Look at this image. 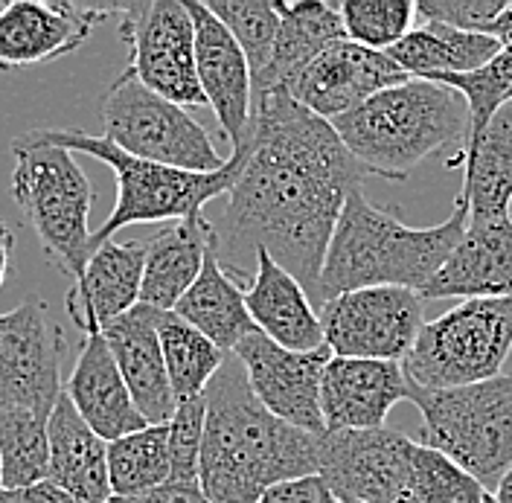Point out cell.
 Returning a JSON list of instances; mask_svg holds the SVG:
<instances>
[{"instance_id": "d590c367", "label": "cell", "mask_w": 512, "mask_h": 503, "mask_svg": "<svg viewBox=\"0 0 512 503\" xmlns=\"http://www.w3.org/2000/svg\"><path fill=\"white\" fill-rule=\"evenodd\" d=\"M204 419H207V399L198 396L190 402H178L169 419V480L175 483H198L201 466V442H204Z\"/></svg>"}, {"instance_id": "44dd1931", "label": "cell", "mask_w": 512, "mask_h": 503, "mask_svg": "<svg viewBox=\"0 0 512 503\" xmlns=\"http://www.w3.org/2000/svg\"><path fill=\"white\" fill-rule=\"evenodd\" d=\"M143 242H102L94 248L82 277L67 291V317L82 335H94L114 317L140 306L143 288Z\"/></svg>"}, {"instance_id": "3957f363", "label": "cell", "mask_w": 512, "mask_h": 503, "mask_svg": "<svg viewBox=\"0 0 512 503\" xmlns=\"http://www.w3.org/2000/svg\"><path fill=\"white\" fill-rule=\"evenodd\" d=\"M469 224V204L457 195L454 213L434 227H408L393 213L376 207L364 192H352L335 224L323 274L320 306L358 288H411L422 291L446 265Z\"/></svg>"}, {"instance_id": "83f0119b", "label": "cell", "mask_w": 512, "mask_h": 503, "mask_svg": "<svg viewBox=\"0 0 512 503\" xmlns=\"http://www.w3.org/2000/svg\"><path fill=\"white\" fill-rule=\"evenodd\" d=\"M172 312L181 320H187L204 338H210L222 352H233L248 335L256 332L254 320L245 306V291L224 271L216 248L207 253L198 280L178 300Z\"/></svg>"}, {"instance_id": "f546056e", "label": "cell", "mask_w": 512, "mask_h": 503, "mask_svg": "<svg viewBox=\"0 0 512 503\" xmlns=\"http://www.w3.org/2000/svg\"><path fill=\"white\" fill-rule=\"evenodd\" d=\"M155 323H158L163 364H166L175 405L204 396L207 384L222 370L224 358L230 352H222L210 338H204L175 312H158Z\"/></svg>"}, {"instance_id": "ba28073f", "label": "cell", "mask_w": 512, "mask_h": 503, "mask_svg": "<svg viewBox=\"0 0 512 503\" xmlns=\"http://www.w3.org/2000/svg\"><path fill=\"white\" fill-rule=\"evenodd\" d=\"M512 355V300H460L428 320L402 370L419 390H457L501 376Z\"/></svg>"}, {"instance_id": "bcb514c9", "label": "cell", "mask_w": 512, "mask_h": 503, "mask_svg": "<svg viewBox=\"0 0 512 503\" xmlns=\"http://www.w3.org/2000/svg\"><path fill=\"white\" fill-rule=\"evenodd\" d=\"M483 503H498V501H495V495H486V501Z\"/></svg>"}, {"instance_id": "60d3db41", "label": "cell", "mask_w": 512, "mask_h": 503, "mask_svg": "<svg viewBox=\"0 0 512 503\" xmlns=\"http://www.w3.org/2000/svg\"><path fill=\"white\" fill-rule=\"evenodd\" d=\"M12 253H15V233H12V230H9V224L3 221V224H0V288H3V283H6Z\"/></svg>"}, {"instance_id": "ab89813d", "label": "cell", "mask_w": 512, "mask_h": 503, "mask_svg": "<svg viewBox=\"0 0 512 503\" xmlns=\"http://www.w3.org/2000/svg\"><path fill=\"white\" fill-rule=\"evenodd\" d=\"M137 503H210L201 483H175V480H166L163 486L140 495Z\"/></svg>"}, {"instance_id": "7dc6e473", "label": "cell", "mask_w": 512, "mask_h": 503, "mask_svg": "<svg viewBox=\"0 0 512 503\" xmlns=\"http://www.w3.org/2000/svg\"><path fill=\"white\" fill-rule=\"evenodd\" d=\"M0 224H3V221H0Z\"/></svg>"}, {"instance_id": "9a60e30c", "label": "cell", "mask_w": 512, "mask_h": 503, "mask_svg": "<svg viewBox=\"0 0 512 503\" xmlns=\"http://www.w3.org/2000/svg\"><path fill=\"white\" fill-rule=\"evenodd\" d=\"M233 355L242 361L256 399L277 419L306 434H326L320 381L332 358L329 346L315 352H291L268 341L262 332H254L233 349Z\"/></svg>"}, {"instance_id": "8d00e7d4", "label": "cell", "mask_w": 512, "mask_h": 503, "mask_svg": "<svg viewBox=\"0 0 512 503\" xmlns=\"http://www.w3.org/2000/svg\"><path fill=\"white\" fill-rule=\"evenodd\" d=\"M507 6L510 0H419L416 15L425 24H443L451 30L492 35Z\"/></svg>"}, {"instance_id": "f35d334b", "label": "cell", "mask_w": 512, "mask_h": 503, "mask_svg": "<svg viewBox=\"0 0 512 503\" xmlns=\"http://www.w3.org/2000/svg\"><path fill=\"white\" fill-rule=\"evenodd\" d=\"M0 503H76L53 480H41L21 489H0Z\"/></svg>"}, {"instance_id": "484cf974", "label": "cell", "mask_w": 512, "mask_h": 503, "mask_svg": "<svg viewBox=\"0 0 512 503\" xmlns=\"http://www.w3.org/2000/svg\"><path fill=\"white\" fill-rule=\"evenodd\" d=\"M47 437V480H53L76 503H105L114 495L108 480V442L96 437L64 393L47 419Z\"/></svg>"}, {"instance_id": "9c48e42d", "label": "cell", "mask_w": 512, "mask_h": 503, "mask_svg": "<svg viewBox=\"0 0 512 503\" xmlns=\"http://www.w3.org/2000/svg\"><path fill=\"white\" fill-rule=\"evenodd\" d=\"M102 126L105 137L131 158L184 172H216L227 163L187 108L149 91L128 73H120L102 99Z\"/></svg>"}, {"instance_id": "d4e9b609", "label": "cell", "mask_w": 512, "mask_h": 503, "mask_svg": "<svg viewBox=\"0 0 512 503\" xmlns=\"http://www.w3.org/2000/svg\"><path fill=\"white\" fill-rule=\"evenodd\" d=\"M274 6L280 15V32L265 70L254 76V94L288 91L320 53H326L338 41H347L338 3L277 0Z\"/></svg>"}, {"instance_id": "7bdbcfd3", "label": "cell", "mask_w": 512, "mask_h": 503, "mask_svg": "<svg viewBox=\"0 0 512 503\" xmlns=\"http://www.w3.org/2000/svg\"><path fill=\"white\" fill-rule=\"evenodd\" d=\"M492 495H495V501L498 503H512V466L507 469V474L501 477V483H498V489H495Z\"/></svg>"}, {"instance_id": "836d02e7", "label": "cell", "mask_w": 512, "mask_h": 503, "mask_svg": "<svg viewBox=\"0 0 512 503\" xmlns=\"http://www.w3.org/2000/svg\"><path fill=\"white\" fill-rule=\"evenodd\" d=\"M207 9L222 21L242 47L251 73L259 76L274 53L280 32V15L271 0H207Z\"/></svg>"}, {"instance_id": "ac0fdd59", "label": "cell", "mask_w": 512, "mask_h": 503, "mask_svg": "<svg viewBox=\"0 0 512 503\" xmlns=\"http://www.w3.org/2000/svg\"><path fill=\"white\" fill-rule=\"evenodd\" d=\"M422 300H512V216H469Z\"/></svg>"}, {"instance_id": "1f68e13d", "label": "cell", "mask_w": 512, "mask_h": 503, "mask_svg": "<svg viewBox=\"0 0 512 503\" xmlns=\"http://www.w3.org/2000/svg\"><path fill=\"white\" fill-rule=\"evenodd\" d=\"M47 419L32 410L0 405V489H21L47 480Z\"/></svg>"}, {"instance_id": "277c9868", "label": "cell", "mask_w": 512, "mask_h": 503, "mask_svg": "<svg viewBox=\"0 0 512 503\" xmlns=\"http://www.w3.org/2000/svg\"><path fill=\"white\" fill-rule=\"evenodd\" d=\"M332 128L367 175L402 181L422 160L448 146H457L451 163L460 158L469 143L472 117L466 99L454 88L408 79L332 120Z\"/></svg>"}, {"instance_id": "4fadbf2b", "label": "cell", "mask_w": 512, "mask_h": 503, "mask_svg": "<svg viewBox=\"0 0 512 503\" xmlns=\"http://www.w3.org/2000/svg\"><path fill=\"white\" fill-rule=\"evenodd\" d=\"M64 346L62 326L35 294L0 315V405H15L50 419L64 393Z\"/></svg>"}, {"instance_id": "d6a6232c", "label": "cell", "mask_w": 512, "mask_h": 503, "mask_svg": "<svg viewBox=\"0 0 512 503\" xmlns=\"http://www.w3.org/2000/svg\"><path fill=\"white\" fill-rule=\"evenodd\" d=\"M344 32L352 44L387 53L414 30V0H344L338 3Z\"/></svg>"}, {"instance_id": "f1b7e54d", "label": "cell", "mask_w": 512, "mask_h": 503, "mask_svg": "<svg viewBox=\"0 0 512 503\" xmlns=\"http://www.w3.org/2000/svg\"><path fill=\"white\" fill-rule=\"evenodd\" d=\"M501 50V41L480 32H460L443 24H422L408 32L387 56L411 79L463 76L489 64Z\"/></svg>"}, {"instance_id": "2e32d148", "label": "cell", "mask_w": 512, "mask_h": 503, "mask_svg": "<svg viewBox=\"0 0 512 503\" xmlns=\"http://www.w3.org/2000/svg\"><path fill=\"white\" fill-rule=\"evenodd\" d=\"M411 76L387 53L367 50L361 44L338 41L309 64L300 79L288 88L306 111L332 123L364 105L370 96L382 94L393 85L408 82Z\"/></svg>"}, {"instance_id": "5b68a950", "label": "cell", "mask_w": 512, "mask_h": 503, "mask_svg": "<svg viewBox=\"0 0 512 503\" xmlns=\"http://www.w3.org/2000/svg\"><path fill=\"white\" fill-rule=\"evenodd\" d=\"M32 134L44 143L62 146L73 155H91L102 160L117 178V201L111 216L94 233V248L114 239L131 224H172V221L204 216V207L236 187L245 149L230 152V158L216 172H184L172 166H160L149 160L131 158L117 149L105 134H85L79 128H32Z\"/></svg>"}, {"instance_id": "8992f818", "label": "cell", "mask_w": 512, "mask_h": 503, "mask_svg": "<svg viewBox=\"0 0 512 503\" xmlns=\"http://www.w3.org/2000/svg\"><path fill=\"white\" fill-rule=\"evenodd\" d=\"M12 158V198L18 210L30 221L44 256L76 283L94 253L88 227L94 187L88 175L73 152L38 140L32 131L12 140Z\"/></svg>"}, {"instance_id": "603a6c76", "label": "cell", "mask_w": 512, "mask_h": 503, "mask_svg": "<svg viewBox=\"0 0 512 503\" xmlns=\"http://www.w3.org/2000/svg\"><path fill=\"white\" fill-rule=\"evenodd\" d=\"M245 306L256 332L283 349L315 352L326 346L312 297L265 251H256V271L245 288Z\"/></svg>"}, {"instance_id": "e0dca14e", "label": "cell", "mask_w": 512, "mask_h": 503, "mask_svg": "<svg viewBox=\"0 0 512 503\" xmlns=\"http://www.w3.org/2000/svg\"><path fill=\"white\" fill-rule=\"evenodd\" d=\"M195 24V73L222 134L236 152L251 128L254 73L236 38L201 0H184Z\"/></svg>"}, {"instance_id": "8fae6325", "label": "cell", "mask_w": 512, "mask_h": 503, "mask_svg": "<svg viewBox=\"0 0 512 503\" xmlns=\"http://www.w3.org/2000/svg\"><path fill=\"white\" fill-rule=\"evenodd\" d=\"M318 315L323 341L335 358L402 364L425 326V300L411 288L379 285L338 294Z\"/></svg>"}, {"instance_id": "52a82bcc", "label": "cell", "mask_w": 512, "mask_h": 503, "mask_svg": "<svg viewBox=\"0 0 512 503\" xmlns=\"http://www.w3.org/2000/svg\"><path fill=\"white\" fill-rule=\"evenodd\" d=\"M408 402L422 413V445L440 451L492 495L512 466V376L457 387L419 390Z\"/></svg>"}, {"instance_id": "7a4b0ae2", "label": "cell", "mask_w": 512, "mask_h": 503, "mask_svg": "<svg viewBox=\"0 0 512 503\" xmlns=\"http://www.w3.org/2000/svg\"><path fill=\"white\" fill-rule=\"evenodd\" d=\"M204 399L198 483L210 503H256L277 483L320 474L323 434H306L277 419L254 396L233 352L207 384Z\"/></svg>"}, {"instance_id": "7c38bea8", "label": "cell", "mask_w": 512, "mask_h": 503, "mask_svg": "<svg viewBox=\"0 0 512 503\" xmlns=\"http://www.w3.org/2000/svg\"><path fill=\"white\" fill-rule=\"evenodd\" d=\"M416 442L393 428L326 431L320 480L338 503H416L411 460Z\"/></svg>"}, {"instance_id": "f6af8a7d", "label": "cell", "mask_w": 512, "mask_h": 503, "mask_svg": "<svg viewBox=\"0 0 512 503\" xmlns=\"http://www.w3.org/2000/svg\"><path fill=\"white\" fill-rule=\"evenodd\" d=\"M323 503H338L332 495H329V489H326V495H323Z\"/></svg>"}, {"instance_id": "d6986e66", "label": "cell", "mask_w": 512, "mask_h": 503, "mask_svg": "<svg viewBox=\"0 0 512 503\" xmlns=\"http://www.w3.org/2000/svg\"><path fill=\"white\" fill-rule=\"evenodd\" d=\"M408 399V378L396 361L329 358L320 381V413L326 431H379Z\"/></svg>"}, {"instance_id": "30bf717a", "label": "cell", "mask_w": 512, "mask_h": 503, "mask_svg": "<svg viewBox=\"0 0 512 503\" xmlns=\"http://www.w3.org/2000/svg\"><path fill=\"white\" fill-rule=\"evenodd\" d=\"M128 64L123 73L181 108H204L195 73V24L184 0L114 3Z\"/></svg>"}, {"instance_id": "ffe728a7", "label": "cell", "mask_w": 512, "mask_h": 503, "mask_svg": "<svg viewBox=\"0 0 512 503\" xmlns=\"http://www.w3.org/2000/svg\"><path fill=\"white\" fill-rule=\"evenodd\" d=\"M158 312L149 306H134L126 315L114 317L99 329L114 355V364L126 381L128 393L149 425H169L175 413V396L169 387L163 349L158 338Z\"/></svg>"}, {"instance_id": "4316f807", "label": "cell", "mask_w": 512, "mask_h": 503, "mask_svg": "<svg viewBox=\"0 0 512 503\" xmlns=\"http://www.w3.org/2000/svg\"><path fill=\"white\" fill-rule=\"evenodd\" d=\"M451 166H463L460 198L469 204V216H510L512 99L495 111L483 134Z\"/></svg>"}, {"instance_id": "b9f144b4", "label": "cell", "mask_w": 512, "mask_h": 503, "mask_svg": "<svg viewBox=\"0 0 512 503\" xmlns=\"http://www.w3.org/2000/svg\"><path fill=\"white\" fill-rule=\"evenodd\" d=\"M492 38H498L501 44H512V3L504 9V15L498 18V24L492 30Z\"/></svg>"}, {"instance_id": "e575fe53", "label": "cell", "mask_w": 512, "mask_h": 503, "mask_svg": "<svg viewBox=\"0 0 512 503\" xmlns=\"http://www.w3.org/2000/svg\"><path fill=\"white\" fill-rule=\"evenodd\" d=\"M411 492L419 503H483L489 495L472 474L422 442L411 460Z\"/></svg>"}, {"instance_id": "5bb4252c", "label": "cell", "mask_w": 512, "mask_h": 503, "mask_svg": "<svg viewBox=\"0 0 512 503\" xmlns=\"http://www.w3.org/2000/svg\"><path fill=\"white\" fill-rule=\"evenodd\" d=\"M108 18H114V3L9 0L0 9V70L59 62Z\"/></svg>"}, {"instance_id": "6da1fadb", "label": "cell", "mask_w": 512, "mask_h": 503, "mask_svg": "<svg viewBox=\"0 0 512 503\" xmlns=\"http://www.w3.org/2000/svg\"><path fill=\"white\" fill-rule=\"evenodd\" d=\"M245 166L227 192L216 256L236 277H254L248 259L265 251L320 306V274L335 224L367 169L352 158L332 123L306 111L288 91L254 94Z\"/></svg>"}, {"instance_id": "74e56055", "label": "cell", "mask_w": 512, "mask_h": 503, "mask_svg": "<svg viewBox=\"0 0 512 503\" xmlns=\"http://www.w3.org/2000/svg\"><path fill=\"white\" fill-rule=\"evenodd\" d=\"M323 495H326V486L320 477H297V480H286V483L265 489L256 503H323Z\"/></svg>"}, {"instance_id": "cb8c5ba5", "label": "cell", "mask_w": 512, "mask_h": 503, "mask_svg": "<svg viewBox=\"0 0 512 503\" xmlns=\"http://www.w3.org/2000/svg\"><path fill=\"white\" fill-rule=\"evenodd\" d=\"M146 245L140 303L155 312H172L198 280L207 253L216 248V230L207 216L172 221Z\"/></svg>"}, {"instance_id": "4dcf8cb0", "label": "cell", "mask_w": 512, "mask_h": 503, "mask_svg": "<svg viewBox=\"0 0 512 503\" xmlns=\"http://www.w3.org/2000/svg\"><path fill=\"white\" fill-rule=\"evenodd\" d=\"M169 428L146 425L123 440L108 442V480L120 498H140L169 480Z\"/></svg>"}, {"instance_id": "ee69618b", "label": "cell", "mask_w": 512, "mask_h": 503, "mask_svg": "<svg viewBox=\"0 0 512 503\" xmlns=\"http://www.w3.org/2000/svg\"><path fill=\"white\" fill-rule=\"evenodd\" d=\"M105 503H137V498H120V495H111Z\"/></svg>"}, {"instance_id": "7402d4cb", "label": "cell", "mask_w": 512, "mask_h": 503, "mask_svg": "<svg viewBox=\"0 0 512 503\" xmlns=\"http://www.w3.org/2000/svg\"><path fill=\"white\" fill-rule=\"evenodd\" d=\"M64 396L91 425L96 437L105 442L123 440L149 425L134 405L126 381L114 364V355L99 332L85 335L73 373L64 384Z\"/></svg>"}]
</instances>
